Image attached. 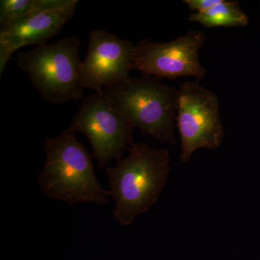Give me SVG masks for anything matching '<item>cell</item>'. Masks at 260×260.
I'll use <instances>...</instances> for the list:
<instances>
[{
  "label": "cell",
  "mask_w": 260,
  "mask_h": 260,
  "mask_svg": "<svg viewBox=\"0 0 260 260\" xmlns=\"http://www.w3.org/2000/svg\"><path fill=\"white\" fill-rule=\"evenodd\" d=\"M75 9L38 12L0 28V75L15 51L27 46L47 44L73 18Z\"/></svg>",
  "instance_id": "cell-9"
},
{
  "label": "cell",
  "mask_w": 260,
  "mask_h": 260,
  "mask_svg": "<svg viewBox=\"0 0 260 260\" xmlns=\"http://www.w3.org/2000/svg\"><path fill=\"white\" fill-rule=\"evenodd\" d=\"M47 160L38 175L46 195L69 205L109 203L110 191L104 189L94 173L93 155L68 129L55 138H46Z\"/></svg>",
  "instance_id": "cell-2"
},
{
  "label": "cell",
  "mask_w": 260,
  "mask_h": 260,
  "mask_svg": "<svg viewBox=\"0 0 260 260\" xmlns=\"http://www.w3.org/2000/svg\"><path fill=\"white\" fill-rule=\"evenodd\" d=\"M111 105L144 135L175 145L178 89L143 75L102 88Z\"/></svg>",
  "instance_id": "cell-3"
},
{
  "label": "cell",
  "mask_w": 260,
  "mask_h": 260,
  "mask_svg": "<svg viewBox=\"0 0 260 260\" xmlns=\"http://www.w3.org/2000/svg\"><path fill=\"white\" fill-rule=\"evenodd\" d=\"M190 22H198L206 28L215 27H243L249 22L237 1L221 0L218 5L203 13H192L188 18Z\"/></svg>",
  "instance_id": "cell-11"
},
{
  "label": "cell",
  "mask_w": 260,
  "mask_h": 260,
  "mask_svg": "<svg viewBox=\"0 0 260 260\" xmlns=\"http://www.w3.org/2000/svg\"><path fill=\"white\" fill-rule=\"evenodd\" d=\"M176 122L180 135L182 164L190 161L196 150H214L223 143L225 134L218 98L198 81L184 82L178 89Z\"/></svg>",
  "instance_id": "cell-5"
},
{
  "label": "cell",
  "mask_w": 260,
  "mask_h": 260,
  "mask_svg": "<svg viewBox=\"0 0 260 260\" xmlns=\"http://www.w3.org/2000/svg\"><path fill=\"white\" fill-rule=\"evenodd\" d=\"M221 0H184L183 3L195 13H203L218 5Z\"/></svg>",
  "instance_id": "cell-12"
},
{
  "label": "cell",
  "mask_w": 260,
  "mask_h": 260,
  "mask_svg": "<svg viewBox=\"0 0 260 260\" xmlns=\"http://www.w3.org/2000/svg\"><path fill=\"white\" fill-rule=\"evenodd\" d=\"M80 42L75 36L20 53L17 64L47 102L61 105L83 96L79 73Z\"/></svg>",
  "instance_id": "cell-4"
},
{
  "label": "cell",
  "mask_w": 260,
  "mask_h": 260,
  "mask_svg": "<svg viewBox=\"0 0 260 260\" xmlns=\"http://www.w3.org/2000/svg\"><path fill=\"white\" fill-rule=\"evenodd\" d=\"M135 126L111 105L103 90L84 99L68 130L86 135L100 169L121 160L133 143Z\"/></svg>",
  "instance_id": "cell-6"
},
{
  "label": "cell",
  "mask_w": 260,
  "mask_h": 260,
  "mask_svg": "<svg viewBox=\"0 0 260 260\" xmlns=\"http://www.w3.org/2000/svg\"><path fill=\"white\" fill-rule=\"evenodd\" d=\"M200 30H191L169 42L143 39L135 47L133 70L162 79L180 77L204 78L207 73L199 59L200 48L206 41Z\"/></svg>",
  "instance_id": "cell-7"
},
{
  "label": "cell",
  "mask_w": 260,
  "mask_h": 260,
  "mask_svg": "<svg viewBox=\"0 0 260 260\" xmlns=\"http://www.w3.org/2000/svg\"><path fill=\"white\" fill-rule=\"evenodd\" d=\"M128 152L126 158L106 170L115 203L113 215L124 226L158 201L170 173L171 156L166 149L133 142Z\"/></svg>",
  "instance_id": "cell-1"
},
{
  "label": "cell",
  "mask_w": 260,
  "mask_h": 260,
  "mask_svg": "<svg viewBox=\"0 0 260 260\" xmlns=\"http://www.w3.org/2000/svg\"><path fill=\"white\" fill-rule=\"evenodd\" d=\"M135 47L115 34L100 29L92 30L89 35L88 54L80 68L83 88L98 91L129 78Z\"/></svg>",
  "instance_id": "cell-8"
},
{
  "label": "cell",
  "mask_w": 260,
  "mask_h": 260,
  "mask_svg": "<svg viewBox=\"0 0 260 260\" xmlns=\"http://www.w3.org/2000/svg\"><path fill=\"white\" fill-rule=\"evenodd\" d=\"M78 0H1L0 28L32 13L76 8Z\"/></svg>",
  "instance_id": "cell-10"
}]
</instances>
